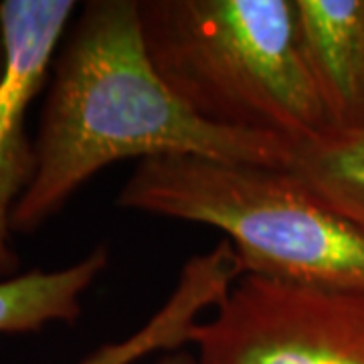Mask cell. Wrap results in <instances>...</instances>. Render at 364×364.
Here are the masks:
<instances>
[{"mask_svg": "<svg viewBox=\"0 0 364 364\" xmlns=\"http://www.w3.org/2000/svg\"><path fill=\"white\" fill-rule=\"evenodd\" d=\"M291 146L198 117L160 77L144 43L140 0L83 2L55 55L35 138V172L13 213L31 235L107 166L195 156L282 168Z\"/></svg>", "mask_w": 364, "mask_h": 364, "instance_id": "obj_1", "label": "cell"}, {"mask_svg": "<svg viewBox=\"0 0 364 364\" xmlns=\"http://www.w3.org/2000/svg\"><path fill=\"white\" fill-rule=\"evenodd\" d=\"M73 0H2L9 65L0 83V279L16 275L13 213L35 172V140L26 130L33 100L47 87L59 45L77 13Z\"/></svg>", "mask_w": 364, "mask_h": 364, "instance_id": "obj_5", "label": "cell"}, {"mask_svg": "<svg viewBox=\"0 0 364 364\" xmlns=\"http://www.w3.org/2000/svg\"><path fill=\"white\" fill-rule=\"evenodd\" d=\"M116 205L217 229L243 273L364 294V233L306 195L282 168L152 158L136 166Z\"/></svg>", "mask_w": 364, "mask_h": 364, "instance_id": "obj_3", "label": "cell"}, {"mask_svg": "<svg viewBox=\"0 0 364 364\" xmlns=\"http://www.w3.org/2000/svg\"><path fill=\"white\" fill-rule=\"evenodd\" d=\"M210 294L200 282L178 279L166 301L126 338L102 344L79 364H136L152 354H168L191 346L203 314L210 308Z\"/></svg>", "mask_w": 364, "mask_h": 364, "instance_id": "obj_9", "label": "cell"}, {"mask_svg": "<svg viewBox=\"0 0 364 364\" xmlns=\"http://www.w3.org/2000/svg\"><path fill=\"white\" fill-rule=\"evenodd\" d=\"M191 346L196 364H364V294L243 273Z\"/></svg>", "mask_w": 364, "mask_h": 364, "instance_id": "obj_4", "label": "cell"}, {"mask_svg": "<svg viewBox=\"0 0 364 364\" xmlns=\"http://www.w3.org/2000/svg\"><path fill=\"white\" fill-rule=\"evenodd\" d=\"M6 65H9V53H6V39H4V26H2V18H0V83L6 73Z\"/></svg>", "mask_w": 364, "mask_h": 364, "instance_id": "obj_11", "label": "cell"}, {"mask_svg": "<svg viewBox=\"0 0 364 364\" xmlns=\"http://www.w3.org/2000/svg\"><path fill=\"white\" fill-rule=\"evenodd\" d=\"M140 21L160 77L198 117L289 146L330 134L296 0H140Z\"/></svg>", "mask_w": 364, "mask_h": 364, "instance_id": "obj_2", "label": "cell"}, {"mask_svg": "<svg viewBox=\"0 0 364 364\" xmlns=\"http://www.w3.org/2000/svg\"><path fill=\"white\" fill-rule=\"evenodd\" d=\"M109 265L100 245L61 269H31L0 279V334H31L81 318L83 298Z\"/></svg>", "mask_w": 364, "mask_h": 364, "instance_id": "obj_7", "label": "cell"}, {"mask_svg": "<svg viewBox=\"0 0 364 364\" xmlns=\"http://www.w3.org/2000/svg\"><path fill=\"white\" fill-rule=\"evenodd\" d=\"M299 47L330 134H364V0H296Z\"/></svg>", "mask_w": 364, "mask_h": 364, "instance_id": "obj_6", "label": "cell"}, {"mask_svg": "<svg viewBox=\"0 0 364 364\" xmlns=\"http://www.w3.org/2000/svg\"><path fill=\"white\" fill-rule=\"evenodd\" d=\"M282 170L306 195L364 233V134H326L291 146Z\"/></svg>", "mask_w": 364, "mask_h": 364, "instance_id": "obj_8", "label": "cell"}, {"mask_svg": "<svg viewBox=\"0 0 364 364\" xmlns=\"http://www.w3.org/2000/svg\"><path fill=\"white\" fill-rule=\"evenodd\" d=\"M156 364H196L195 356L193 352H188L186 348L184 350H176V352H168L164 354Z\"/></svg>", "mask_w": 364, "mask_h": 364, "instance_id": "obj_10", "label": "cell"}]
</instances>
